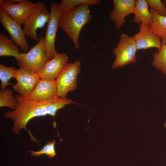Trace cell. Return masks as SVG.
Here are the masks:
<instances>
[{
    "label": "cell",
    "instance_id": "6da1fadb",
    "mask_svg": "<svg viewBox=\"0 0 166 166\" xmlns=\"http://www.w3.org/2000/svg\"><path fill=\"white\" fill-rule=\"evenodd\" d=\"M15 97L18 101L16 109L6 112L4 116L14 121L11 129L14 133L18 135L21 129H24L28 132L31 140L36 142L38 140L27 129L26 126L30 120L34 118L46 115L54 118L57 111L65 105L77 104L71 99L62 98L57 95L51 100L44 102L36 101L29 97H23L18 94Z\"/></svg>",
    "mask_w": 166,
    "mask_h": 166
},
{
    "label": "cell",
    "instance_id": "7a4b0ae2",
    "mask_svg": "<svg viewBox=\"0 0 166 166\" xmlns=\"http://www.w3.org/2000/svg\"><path fill=\"white\" fill-rule=\"evenodd\" d=\"M89 6L83 4L75 6L64 12L59 20V28L70 39L76 49L80 48L79 38L82 29L93 19Z\"/></svg>",
    "mask_w": 166,
    "mask_h": 166
},
{
    "label": "cell",
    "instance_id": "3957f363",
    "mask_svg": "<svg viewBox=\"0 0 166 166\" xmlns=\"http://www.w3.org/2000/svg\"><path fill=\"white\" fill-rule=\"evenodd\" d=\"M119 37V40L113 50L115 56L112 65L114 69L134 63L137 59L138 50L133 37L124 33L122 34Z\"/></svg>",
    "mask_w": 166,
    "mask_h": 166
},
{
    "label": "cell",
    "instance_id": "277c9868",
    "mask_svg": "<svg viewBox=\"0 0 166 166\" xmlns=\"http://www.w3.org/2000/svg\"><path fill=\"white\" fill-rule=\"evenodd\" d=\"M48 60L45 52L44 38L41 36L37 44L29 51L21 53L18 64L20 68L38 73Z\"/></svg>",
    "mask_w": 166,
    "mask_h": 166
},
{
    "label": "cell",
    "instance_id": "5b68a950",
    "mask_svg": "<svg viewBox=\"0 0 166 166\" xmlns=\"http://www.w3.org/2000/svg\"><path fill=\"white\" fill-rule=\"evenodd\" d=\"M50 17V13L49 11L45 5L39 1L31 13L25 20L23 30L27 37L38 42L39 38L38 37L37 30L43 27L48 23Z\"/></svg>",
    "mask_w": 166,
    "mask_h": 166
},
{
    "label": "cell",
    "instance_id": "8992f818",
    "mask_svg": "<svg viewBox=\"0 0 166 166\" xmlns=\"http://www.w3.org/2000/svg\"><path fill=\"white\" fill-rule=\"evenodd\" d=\"M81 63L77 60L67 63L59 76L55 80L57 95L66 98L68 93L74 91L77 87V76L81 72Z\"/></svg>",
    "mask_w": 166,
    "mask_h": 166
},
{
    "label": "cell",
    "instance_id": "52a82bcc",
    "mask_svg": "<svg viewBox=\"0 0 166 166\" xmlns=\"http://www.w3.org/2000/svg\"><path fill=\"white\" fill-rule=\"evenodd\" d=\"M50 17L48 23L44 38L46 55L48 60L52 59L58 53L55 49V43L59 19L63 13L60 4L52 2L50 4Z\"/></svg>",
    "mask_w": 166,
    "mask_h": 166
},
{
    "label": "cell",
    "instance_id": "ba28073f",
    "mask_svg": "<svg viewBox=\"0 0 166 166\" xmlns=\"http://www.w3.org/2000/svg\"><path fill=\"white\" fill-rule=\"evenodd\" d=\"M13 78L17 83L12 86L21 97H29L41 79L38 73L19 68L15 71Z\"/></svg>",
    "mask_w": 166,
    "mask_h": 166
},
{
    "label": "cell",
    "instance_id": "9c48e42d",
    "mask_svg": "<svg viewBox=\"0 0 166 166\" xmlns=\"http://www.w3.org/2000/svg\"><path fill=\"white\" fill-rule=\"evenodd\" d=\"M0 22L6 30L14 42L26 53L29 47L21 24L13 20L6 13L0 9Z\"/></svg>",
    "mask_w": 166,
    "mask_h": 166
},
{
    "label": "cell",
    "instance_id": "30bf717a",
    "mask_svg": "<svg viewBox=\"0 0 166 166\" xmlns=\"http://www.w3.org/2000/svg\"><path fill=\"white\" fill-rule=\"evenodd\" d=\"M36 5V3L26 0L15 4L5 3L0 0V9L21 25H24Z\"/></svg>",
    "mask_w": 166,
    "mask_h": 166
},
{
    "label": "cell",
    "instance_id": "8fae6325",
    "mask_svg": "<svg viewBox=\"0 0 166 166\" xmlns=\"http://www.w3.org/2000/svg\"><path fill=\"white\" fill-rule=\"evenodd\" d=\"M69 59L66 54L58 53L46 61L38 73L41 79L55 80L67 64Z\"/></svg>",
    "mask_w": 166,
    "mask_h": 166
},
{
    "label": "cell",
    "instance_id": "7c38bea8",
    "mask_svg": "<svg viewBox=\"0 0 166 166\" xmlns=\"http://www.w3.org/2000/svg\"><path fill=\"white\" fill-rule=\"evenodd\" d=\"M135 2V0H113V10L109 13V17L117 28L123 27L125 23V18L133 13Z\"/></svg>",
    "mask_w": 166,
    "mask_h": 166
},
{
    "label": "cell",
    "instance_id": "4fadbf2b",
    "mask_svg": "<svg viewBox=\"0 0 166 166\" xmlns=\"http://www.w3.org/2000/svg\"><path fill=\"white\" fill-rule=\"evenodd\" d=\"M140 31L133 37L138 50L156 48H160L162 42L160 37L150 30L148 26L141 24Z\"/></svg>",
    "mask_w": 166,
    "mask_h": 166
},
{
    "label": "cell",
    "instance_id": "5bb4252c",
    "mask_svg": "<svg viewBox=\"0 0 166 166\" xmlns=\"http://www.w3.org/2000/svg\"><path fill=\"white\" fill-rule=\"evenodd\" d=\"M57 96L55 80L40 79L29 97L38 101H50Z\"/></svg>",
    "mask_w": 166,
    "mask_h": 166
},
{
    "label": "cell",
    "instance_id": "9a60e30c",
    "mask_svg": "<svg viewBox=\"0 0 166 166\" xmlns=\"http://www.w3.org/2000/svg\"><path fill=\"white\" fill-rule=\"evenodd\" d=\"M162 2L166 7V0H163ZM150 11L152 20L148 26L149 29L153 34L160 37L162 43L166 44V16L159 15L151 8Z\"/></svg>",
    "mask_w": 166,
    "mask_h": 166
},
{
    "label": "cell",
    "instance_id": "2e32d148",
    "mask_svg": "<svg viewBox=\"0 0 166 166\" xmlns=\"http://www.w3.org/2000/svg\"><path fill=\"white\" fill-rule=\"evenodd\" d=\"M146 0H136L133 14L134 18L132 22L139 24L149 26L152 20V15L148 9Z\"/></svg>",
    "mask_w": 166,
    "mask_h": 166
},
{
    "label": "cell",
    "instance_id": "e0dca14e",
    "mask_svg": "<svg viewBox=\"0 0 166 166\" xmlns=\"http://www.w3.org/2000/svg\"><path fill=\"white\" fill-rule=\"evenodd\" d=\"M11 38L2 33H0V57L6 56L14 57L18 62L20 59V49Z\"/></svg>",
    "mask_w": 166,
    "mask_h": 166
},
{
    "label": "cell",
    "instance_id": "ac0fdd59",
    "mask_svg": "<svg viewBox=\"0 0 166 166\" xmlns=\"http://www.w3.org/2000/svg\"><path fill=\"white\" fill-rule=\"evenodd\" d=\"M152 56V65L166 75V44L162 43L158 51Z\"/></svg>",
    "mask_w": 166,
    "mask_h": 166
},
{
    "label": "cell",
    "instance_id": "d6986e66",
    "mask_svg": "<svg viewBox=\"0 0 166 166\" xmlns=\"http://www.w3.org/2000/svg\"><path fill=\"white\" fill-rule=\"evenodd\" d=\"M18 103V101L13 93L12 90L6 88L0 90V107H6L15 109Z\"/></svg>",
    "mask_w": 166,
    "mask_h": 166
},
{
    "label": "cell",
    "instance_id": "ffe728a7",
    "mask_svg": "<svg viewBox=\"0 0 166 166\" xmlns=\"http://www.w3.org/2000/svg\"><path fill=\"white\" fill-rule=\"evenodd\" d=\"M15 67H9L2 64H0V80L1 81L0 88L1 90H4L9 85H13L12 82H9L11 78L14 77L15 70Z\"/></svg>",
    "mask_w": 166,
    "mask_h": 166
},
{
    "label": "cell",
    "instance_id": "44dd1931",
    "mask_svg": "<svg viewBox=\"0 0 166 166\" xmlns=\"http://www.w3.org/2000/svg\"><path fill=\"white\" fill-rule=\"evenodd\" d=\"M99 0H62L60 4L63 13L72 8L83 4L89 5H96L100 4Z\"/></svg>",
    "mask_w": 166,
    "mask_h": 166
},
{
    "label": "cell",
    "instance_id": "7402d4cb",
    "mask_svg": "<svg viewBox=\"0 0 166 166\" xmlns=\"http://www.w3.org/2000/svg\"><path fill=\"white\" fill-rule=\"evenodd\" d=\"M56 140H53L51 141H48L45 145L42 146L41 149L38 151H29L30 154L32 156L36 157H39L42 155H45L48 158H51L56 155V151L54 147Z\"/></svg>",
    "mask_w": 166,
    "mask_h": 166
},
{
    "label": "cell",
    "instance_id": "603a6c76",
    "mask_svg": "<svg viewBox=\"0 0 166 166\" xmlns=\"http://www.w3.org/2000/svg\"><path fill=\"white\" fill-rule=\"evenodd\" d=\"M148 6L159 15L166 16V8L160 0H146Z\"/></svg>",
    "mask_w": 166,
    "mask_h": 166
},
{
    "label": "cell",
    "instance_id": "cb8c5ba5",
    "mask_svg": "<svg viewBox=\"0 0 166 166\" xmlns=\"http://www.w3.org/2000/svg\"><path fill=\"white\" fill-rule=\"evenodd\" d=\"M2 1L5 3L15 4L21 2L23 0H2Z\"/></svg>",
    "mask_w": 166,
    "mask_h": 166
},
{
    "label": "cell",
    "instance_id": "d4e9b609",
    "mask_svg": "<svg viewBox=\"0 0 166 166\" xmlns=\"http://www.w3.org/2000/svg\"><path fill=\"white\" fill-rule=\"evenodd\" d=\"M164 126L165 128H166V120L165 122V123L164 124Z\"/></svg>",
    "mask_w": 166,
    "mask_h": 166
}]
</instances>
